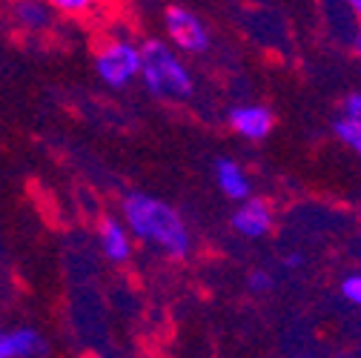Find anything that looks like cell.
<instances>
[{"instance_id": "cell-10", "label": "cell", "mask_w": 361, "mask_h": 358, "mask_svg": "<svg viewBox=\"0 0 361 358\" xmlns=\"http://www.w3.org/2000/svg\"><path fill=\"white\" fill-rule=\"evenodd\" d=\"M9 15H12L15 29H20L23 35H43V32H49L52 23L58 20L52 6L37 4V0H20V4H12Z\"/></svg>"}, {"instance_id": "cell-4", "label": "cell", "mask_w": 361, "mask_h": 358, "mask_svg": "<svg viewBox=\"0 0 361 358\" xmlns=\"http://www.w3.org/2000/svg\"><path fill=\"white\" fill-rule=\"evenodd\" d=\"M164 40L180 58L204 55L212 47V32L195 9L184 4H172L164 9Z\"/></svg>"}, {"instance_id": "cell-7", "label": "cell", "mask_w": 361, "mask_h": 358, "mask_svg": "<svg viewBox=\"0 0 361 358\" xmlns=\"http://www.w3.org/2000/svg\"><path fill=\"white\" fill-rule=\"evenodd\" d=\"M95 235H98V249L109 264L126 266L135 258V241L118 215H101Z\"/></svg>"}, {"instance_id": "cell-1", "label": "cell", "mask_w": 361, "mask_h": 358, "mask_svg": "<svg viewBox=\"0 0 361 358\" xmlns=\"http://www.w3.org/2000/svg\"><path fill=\"white\" fill-rule=\"evenodd\" d=\"M118 218L129 230L132 241H141L172 261H184L192 252V233L184 215L178 212V206H172L169 201L152 192H141V190L123 192Z\"/></svg>"}, {"instance_id": "cell-17", "label": "cell", "mask_w": 361, "mask_h": 358, "mask_svg": "<svg viewBox=\"0 0 361 358\" xmlns=\"http://www.w3.org/2000/svg\"><path fill=\"white\" fill-rule=\"evenodd\" d=\"M347 9L353 12V18H358V20H361V0H350Z\"/></svg>"}, {"instance_id": "cell-11", "label": "cell", "mask_w": 361, "mask_h": 358, "mask_svg": "<svg viewBox=\"0 0 361 358\" xmlns=\"http://www.w3.org/2000/svg\"><path fill=\"white\" fill-rule=\"evenodd\" d=\"M49 6L55 18H63V20H89V15H95L101 9L95 0H52Z\"/></svg>"}, {"instance_id": "cell-16", "label": "cell", "mask_w": 361, "mask_h": 358, "mask_svg": "<svg viewBox=\"0 0 361 358\" xmlns=\"http://www.w3.org/2000/svg\"><path fill=\"white\" fill-rule=\"evenodd\" d=\"M307 264V255L304 252H287L284 255V270H298V266Z\"/></svg>"}, {"instance_id": "cell-2", "label": "cell", "mask_w": 361, "mask_h": 358, "mask_svg": "<svg viewBox=\"0 0 361 358\" xmlns=\"http://www.w3.org/2000/svg\"><path fill=\"white\" fill-rule=\"evenodd\" d=\"M138 80L158 101H190L195 95V75L164 37L141 40V72Z\"/></svg>"}, {"instance_id": "cell-19", "label": "cell", "mask_w": 361, "mask_h": 358, "mask_svg": "<svg viewBox=\"0 0 361 358\" xmlns=\"http://www.w3.org/2000/svg\"><path fill=\"white\" fill-rule=\"evenodd\" d=\"M290 358H315V355H310V352H298V355H290Z\"/></svg>"}, {"instance_id": "cell-5", "label": "cell", "mask_w": 361, "mask_h": 358, "mask_svg": "<svg viewBox=\"0 0 361 358\" xmlns=\"http://www.w3.org/2000/svg\"><path fill=\"white\" fill-rule=\"evenodd\" d=\"M230 227L235 235L241 238H250V241H261L267 238L269 233L276 230V209L267 198H247L244 204H238L233 209V218H230Z\"/></svg>"}, {"instance_id": "cell-12", "label": "cell", "mask_w": 361, "mask_h": 358, "mask_svg": "<svg viewBox=\"0 0 361 358\" xmlns=\"http://www.w3.org/2000/svg\"><path fill=\"white\" fill-rule=\"evenodd\" d=\"M333 132H336V138H338L350 152H355V155L361 158V129H358V126H350V123H344V121H336V123H333Z\"/></svg>"}, {"instance_id": "cell-13", "label": "cell", "mask_w": 361, "mask_h": 358, "mask_svg": "<svg viewBox=\"0 0 361 358\" xmlns=\"http://www.w3.org/2000/svg\"><path fill=\"white\" fill-rule=\"evenodd\" d=\"M273 287H276V276L269 273V270H264V266H255V270H250V276H247V290L250 292L264 295V292H269Z\"/></svg>"}, {"instance_id": "cell-9", "label": "cell", "mask_w": 361, "mask_h": 358, "mask_svg": "<svg viewBox=\"0 0 361 358\" xmlns=\"http://www.w3.org/2000/svg\"><path fill=\"white\" fill-rule=\"evenodd\" d=\"M215 184H218V190H221L224 198H230L235 204H244L247 198H252V181H250V175L233 158H218L215 161Z\"/></svg>"}, {"instance_id": "cell-18", "label": "cell", "mask_w": 361, "mask_h": 358, "mask_svg": "<svg viewBox=\"0 0 361 358\" xmlns=\"http://www.w3.org/2000/svg\"><path fill=\"white\" fill-rule=\"evenodd\" d=\"M353 49H355V55L361 58V29H358V35H355V40H353Z\"/></svg>"}, {"instance_id": "cell-6", "label": "cell", "mask_w": 361, "mask_h": 358, "mask_svg": "<svg viewBox=\"0 0 361 358\" xmlns=\"http://www.w3.org/2000/svg\"><path fill=\"white\" fill-rule=\"evenodd\" d=\"M227 123L244 141H267L276 129V115L267 104H235L227 112Z\"/></svg>"}, {"instance_id": "cell-8", "label": "cell", "mask_w": 361, "mask_h": 358, "mask_svg": "<svg viewBox=\"0 0 361 358\" xmlns=\"http://www.w3.org/2000/svg\"><path fill=\"white\" fill-rule=\"evenodd\" d=\"M47 350V335L35 327H0V358H40Z\"/></svg>"}, {"instance_id": "cell-14", "label": "cell", "mask_w": 361, "mask_h": 358, "mask_svg": "<svg viewBox=\"0 0 361 358\" xmlns=\"http://www.w3.org/2000/svg\"><path fill=\"white\" fill-rule=\"evenodd\" d=\"M338 292H341V298H344L347 304H353L355 309H361V273L344 276L341 284H338Z\"/></svg>"}, {"instance_id": "cell-15", "label": "cell", "mask_w": 361, "mask_h": 358, "mask_svg": "<svg viewBox=\"0 0 361 358\" xmlns=\"http://www.w3.org/2000/svg\"><path fill=\"white\" fill-rule=\"evenodd\" d=\"M338 121H344V123L361 129V92H350V95L341 101V115H338Z\"/></svg>"}, {"instance_id": "cell-3", "label": "cell", "mask_w": 361, "mask_h": 358, "mask_svg": "<svg viewBox=\"0 0 361 358\" xmlns=\"http://www.w3.org/2000/svg\"><path fill=\"white\" fill-rule=\"evenodd\" d=\"M92 63H95V75L101 78L104 86L121 89L132 86L138 80V72H141V43L129 37V35H118V32H109L106 37H101L95 43V55H92Z\"/></svg>"}]
</instances>
